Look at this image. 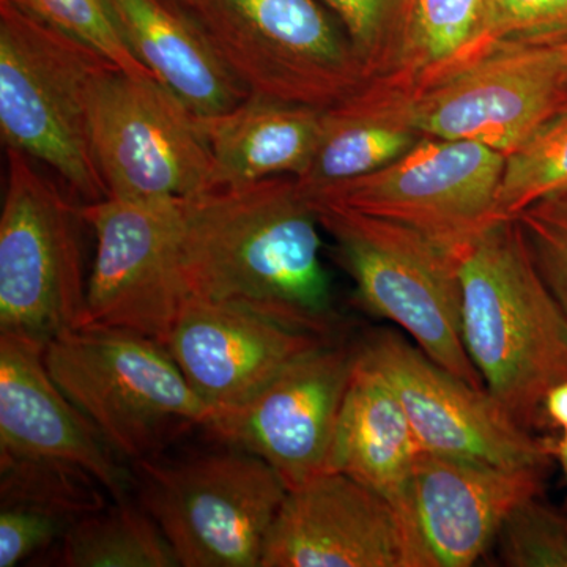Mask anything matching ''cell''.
Listing matches in <instances>:
<instances>
[{"mask_svg": "<svg viewBox=\"0 0 567 567\" xmlns=\"http://www.w3.org/2000/svg\"><path fill=\"white\" fill-rule=\"evenodd\" d=\"M315 205L289 175L181 200L178 268L188 297L334 339Z\"/></svg>", "mask_w": 567, "mask_h": 567, "instance_id": "cell-1", "label": "cell"}, {"mask_svg": "<svg viewBox=\"0 0 567 567\" xmlns=\"http://www.w3.org/2000/svg\"><path fill=\"white\" fill-rule=\"evenodd\" d=\"M462 339L487 393L517 424L547 423L548 391L567 382V319L537 270L517 218L458 252Z\"/></svg>", "mask_w": 567, "mask_h": 567, "instance_id": "cell-2", "label": "cell"}, {"mask_svg": "<svg viewBox=\"0 0 567 567\" xmlns=\"http://www.w3.org/2000/svg\"><path fill=\"white\" fill-rule=\"evenodd\" d=\"M44 361L63 393L123 461L156 458L212 417L169 350L148 336L71 328L44 344Z\"/></svg>", "mask_w": 567, "mask_h": 567, "instance_id": "cell-3", "label": "cell"}, {"mask_svg": "<svg viewBox=\"0 0 567 567\" xmlns=\"http://www.w3.org/2000/svg\"><path fill=\"white\" fill-rule=\"evenodd\" d=\"M114 63L0 0V136L55 171L84 204L110 197L89 132L93 78ZM115 66V65H114Z\"/></svg>", "mask_w": 567, "mask_h": 567, "instance_id": "cell-4", "label": "cell"}, {"mask_svg": "<svg viewBox=\"0 0 567 567\" xmlns=\"http://www.w3.org/2000/svg\"><path fill=\"white\" fill-rule=\"evenodd\" d=\"M311 200V199H309ZM312 203V200H311ZM357 297L451 374L484 388L462 339L458 254L405 224L312 203Z\"/></svg>", "mask_w": 567, "mask_h": 567, "instance_id": "cell-5", "label": "cell"}, {"mask_svg": "<svg viewBox=\"0 0 567 567\" xmlns=\"http://www.w3.org/2000/svg\"><path fill=\"white\" fill-rule=\"evenodd\" d=\"M249 95L330 110L368 85L322 0H182Z\"/></svg>", "mask_w": 567, "mask_h": 567, "instance_id": "cell-6", "label": "cell"}, {"mask_svg": "<svg viewBox=\"0 0 567 567\" xmlns=\"http://www.w3.org/2000/svg\"><path fill=\"white\" fill-rule=\"evenodd\" d=\"M136 466L137 502L155 518L183 567H260L287 495L262 458L205 453Z\"/></svg>", "mask_w": 567, "mask_h": 567, "instance_id": "cell-7", "label": "cell"}, {"mask_svg": "<svg viewBox=\"0 0 567 567\" xmlns=\"http://www.w3.org/2000/svg\"><path fill=\"white\" fill-rule=\"evenodd\" d=\"M81 205L71 204L33 166L7 148V185L0 215V333L47 344L80 327L85 312Z\"/></svg>", "mask_w": 567, "mask_h": 567, "instance_id": "cell-8", "label": "cell"}, {"mask_svg": "<svg viewBox=\"0 0 567 567\" xmlns=\"http://www.w3.org/2000/svg\"><path fill=\"white\" fill-rule=\"evenodd\" d=\"M87 111L110 197L163 203L213 189L212 153L196 118L159 82L107 66L93 78Z\"/></svg>", "mask_w": 567, "mask_h": 567, "instance_id": "cell-9", "label": "cell"}, {"mask_svg": "<svg viewBox=\"0 0 567 567\" xmlns=\"http://www.w3.org/2000/svg\"><path fill=\"white\" fill-rule=\"evenodd\" d=\"M505 166L506 155L480 142L424 136L383 169L305 193L316 204L405 224L458 254L503 218Z\"/></svg>", "mask_w": 567, "mask_h": 567, "instance_id": "cell-10", "label": "cell"}, {"mask_svg": "<svg viewBox=\"0 0 567 567\" xmlns=\"http://www.w3.org/2000/svg\"><path fill=\"white\" fill-rule=\"evenodd\" d=\"M372 87L423 136L480 142L506 156L567 104L557 44H498L423 91Z\"/></svg>", "mask_w": 567, "mask_h": 567, "instance_id": "cell-11", "label": "cell"}, {"mask_svg": "<svg viewBox=\"0 0 567 567\" xmlns=\"http://www.w3.org/2000/svg\"><path fill=\"white\" fill-rule=\"evenodd\" d=\"M181 200L81 205L96 254L80 327L121 328L164 346L188 298L178 268Z\"/></svg>", "mask_w": 567, "mask_h": 567, "instance_id": "cell-12", "label": "cell"}, {"mask_svg": "<svg viewBox=\"0 0 567 567\" xmlns=\"http://www.w3.org/2000/svg\"><path fill=\"white\" fill-rule=\"evenodd\" d=\"M360 347L324 342L297 358L249 401L213 412L216 442L271 466L287 491L328 473L336 425Z\"/></svg>", "mask_w": 567, "mask_h": 567, "instance_id": "cell-13", "label": "cell"}, {"mask_svg": "<svg viewBox=\"0 0 567 567\" xmlns=\"http://www.w3.org/2000/svg\"><path fill=\"white\" fill-rule=\"evenodd\" d=\"M360 347L398 394L423 453L550 470L555 443L517 424L486 388L451 374L393 331L369 336Z\"/></svg>", "mask_w": 567, "mask_h": 567, "instance_id": "cell-14", "label": "cell"}, {"mask_svg": "<svg viewBox=\"0 0 567 567\" xmlns=\"http://www.w3.org/2000/svg\"><path fill=\"white\" fill-rule=\"evenodd\" d=\"M260 567H436L423 537L379 492L324 473L287 492Z\"/></svg>", "mask_w": 567, "mask_h": 567, "instance_id": "cell-15", "label": "cell"}, {"mask_svg": "<svg viewBox=\"0 0 567 567\" xmlns=\"http://www.w3.org/2000/svg\"><path fill=\"white\" fill-rule=\"evenodd\" d=\"M0 457L78 466L95 477L112 502L130 498L136 477L70 401L44 361V342L0 333Z\"/></svg>", "mask_w": 567, "mask_h": 567, "instance_id": "cell-16", "label": "cell"}, {"mask_svg": "<svg viewBox=\"0 0 567 567\" xmlns=\"http://www.w3.org/2000/svg\"><path fill=\"white\" fill-rule=\"evenodd\" d=\"M333 339L188 297L164 347L213 412L249 401L297 358Z\"/></svg>", "mask_w": 567, "mask_h": 567, "instance_id": "cell-17", "label": "cell"}, {"mask_svg": "<svg viewBox=\"0 0 567 567\" xmlns=\"http://www.w3.org/2000/svg\"><path fill=\"white\" fill-rule=\"evenodd\" d=\"M546 468H503L421 453L412 477L417 529L436 567H468L520 503L543 495Z\"/></svg>", "mask_w": 567, "mask_h": 567, "instance_id": "cell-18", "label": "cell"}, {"mask_svg": "<svg viewBox=\"0 0 567 567\" xmlns=\"http://www.w3.org/2000/svg\"><path fill=\"white\" fill-rule=\"evenodd\" d=\"M134 58L194 117H212L249 96L207 33L173 0H106Z\"/></svg>", "mask_w": 567, "mask_h": 567, "instance_id": "cell-19", "label": "cell"}, {"mask_svg": "<svg viewBox=\"0 0 567 567\" xmlns=\"http://www.w3.org/2000/svg\"><path fill=\"white\" fill-rule=\"evenodd\" d=\"M421 453L398 394L360 347L336 425L328 473H342L379 492L417 529L412 477Z\"/></svg>", "mask_w": 567, "mask_h": 567, "instance_id": "cell-20", "label": "cell"}, {"mask_svg": "<svg viewBox=\"0 0 567 567\" xmlns=\"http://www.w3.org/2000/svg\"><path fill=\"white\" fill-rule=\"evenodd\" d=\"M324 110L249 95L224 114L196 118L213 159V189L300 178L322 136Z\"/></svg>", "mask_w": 567, "mask_h": 567, "instance_id": "cell-21", "label": "cell"}, {"mask_svg": "<svg viewBox=\"0 0 567 567\" xmlns=\"http://www.w3.org/2000/svg\"><path fill=\"white\" fill-rule=\"evenodd\" d=\"M372 85L324 110L322 136L306 173L303 192L383 169L423 140Z\"/></svg>", "mask_w": 567, "mask_h": 567, "instance_id": "cell-22", "label": "cell"}, {"mask_svg": "<svg viewBox=\"0 0 567 567\" xmlns=\"http://www.w3.org/2000/svg\"><path fill=\"white\" fill-rule=\"evenodd\" d=\"M484 0H409L393 70L369 84L412 93L483 58Z\"/></svg>", "mask_w": 567, "mask_h": 567, "instance_id": "cell-23", "label": "cell"}, {"mask_svg": "<svg viewBox=\"0 0 567 567\" xmlns=\"http://www.w3.org/2000/svg\"><path fill=\"white\" fill-rule=\"evenodd\" d=\"M43 559L62 567L181 566L155 518L130 498L81 518Z\"/></svg>", "mask_w": 567, "mask_h": 567, "instance_id": "cell-24", "label": "cell"}, {"mask_svg": "<svg viewBox=\"0 0 567 567\" xmlns=\"http://www.w3.org/2000/svg\"><path fill=\"white\" fill-rule=\"evenodd\" d=\"M567 193V104L506 156L498 212L516 218L528 207Z\"/></svg>", "mask_w": 567, "mask_h": 567, "instance_id": "cell-25", "label": "cell"}, {"mask_svg": "<svg viewBox=\"0 0 567 567\" xmlns=\"http://www.w3.org/2000/svg\"><path fill=\"white\" fill-rule=\"evenodd\" d=\"M33 20L100 52L117 69L141 81L155 76L132 54L117 32L106 0H9ZM158 82V81H156Z\"/></svg>", "mask_w": 567, "mask_h": 567, "instance_id": "cell-26", "label": "cell"}, {"mask_svg": "<svg viewBox=\"0 0 567 567\" xmlns=\"http://www.w3.org/2000/svg\"><path fill=\"white\" fill-rule=\"evenodd\" d=\"M341 22L369 82L393 70L404 35L409 0H322ZM368 82V84H369Z\"/></svg>", "mask_w": 567, "mask_h": 567, "instance_id": "cell-27", "label": "cell"}, {"mask_svg": "<svg viewBox=\"0 0 567 567\" xmlns=\"http://www.w3.org/2000/svg\"><path fill=\"white\" fill-rule=\"evenodd\" d=\"M509 567H567V514L533 496L506 517L496 535Z\"/></svg>", "mask_w": 567, "mask_h": 567, "instance_id": "cell-28", "label": "cell"}, {"mask_svg": "<svg viewBox=\"0 0 567 567\" xmlns=\"http://www.w3.org/2000/svg\"><path fill=\"white\" fill-rule=\"evenodd\" d=\"M567 40V0H484L481 54L498 44Z\"/></svg>", "mask_w": 567, "mask_h": 567, "instance_id": "cell-29", "label": "cell"}, {"mask_svg": "<svg viewBox=\"0 0 567 567\" xmlns=\"http://www.w3.org/2000/svg\"><path fill=\"white\" fill-rule=\"evenodd\" d=\"M516 218L537 270L567 319V193L539 200Z\"/></svg>", "mask_w": 567, "mask_h": 567, "instance_id": "cell-30", "label": "cell"}, {"mask_svg": "<svg viewBox=\"0 0 567 567\" xmlns=\"http://www.w3.org/2000/svg\"><path fill=\"white\" fill-rule=\"evenodd\" d=\"M547 423L565 431L567 429V382L551 388L544 402Z\"/></svg>", "mask_w": 567, "mask_h": 567, "instance_id": "cell-31", "label": "cell"}, {"mask_svg": "<svg viewBox=\"0 0 567 567\" xmlns=\"http://www.w3.org/2000/svg\"><path fill=\"white\" fill-rule=\"evenodd\" d=\"M555 457L561 462L563 470H565L567 476V429L563 431L561 439L555 443Z\"/></svg>", "mask_w": 567, "mask_h": 567, "instance_id": "cell-32", "label": "cell"}, {"mask_svg": "<svg viewBox=\"0 0 567 567\" xmlns=\"http://www.w3.org/2000/svg\"><path fill=\"white\" fill-rule=\"evenodd\" d=\"M559 58H561L563 70H565V76L567 81V40L563 43H557Z\"/></svg>", "mask_w": 567, "mask_h": 567, "instance_id": "cell-33", "label": "cell"}, {"mask_svg": "<svg viewBox=\"0 0 567 567\" xmlns=\"http://www.w3.org/2000/svg\"><path fill=\"white\" fill-rule=\"evenodd\" d=\"M174 3H178V6H181L182 3V0H173Z\"/></svg>", "mask_w": 567, "mask_h": 567, "instance_id": "cell-34", "label": "cell"}, {"mask_svg": "<svg viewBox=\"0 0 567 567\" xmlns=\"http://www.w3.org/2000/svg\"><path fill=\"white\" fill-rule=\"evenodd\" d=\"M566 514H567V503H566Z\"/></svg>", "mask_w": 567, "mask_h": 567, "instance_id": "cell-35", "label": "cell"}]
</instances>
